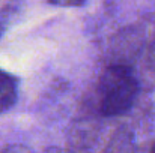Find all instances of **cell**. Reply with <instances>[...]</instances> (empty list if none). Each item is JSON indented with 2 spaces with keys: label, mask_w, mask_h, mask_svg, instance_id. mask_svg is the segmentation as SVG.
Returning <instances> with one entry per match:
<instances>
[{
  "label": "cell",
  "mask_w": 155,
  "mask_h": 153,
  "mask_svg": "<svg viewBox=\"0 0 155 153\" xmlns=\"http://www.w3.org/2000/svg\"><path fill=\"white\" fill-rule=\"evenodd\" d=\"M145 62H146V66L151 71L155 72V39L151 42V45L146 50V59H145Z\"/></svg>",
  "instance_id": "cell-4"
},
{
  "label": "cell",
  "mask_w": 155,
  "mask_h": 153,
  "mask_svg": "<svg viewBox=\"0 0 155 153\" xmlns=\"http://www.w3.org/2000/svg\"><path fill=\"white\" fill-rule=\"evenodd\" d=\"M139 80L128 65H110L98 81V111L104 117L125 114L139 95Z\"/></svg>",
  "instance_id": "cell-1"
},
{
  "label": "cell",
  "mask_w": 155,
  "mask_h": 153,
  "mask_svg": "<svg viewBox=\"0 0 155 153\" xmlns=\"http://www.w3.org/2000/svg\"><path fill=\"white\" fill-rule=\"evenodd\" d=\"M3 153H33V152H32L30 149H27L26 146H21V144H12V146H8Z\"/></svg>",
  "instance_id": "cell-6"
},
{
  "label": "cell",
  "mask_w": 155,
  "mask_h": 153,
  "mask_svg": "<svg viewBox=\"0 0 155 153\" xmlns=\"http://www.w3.org/2000/svg\"><path fill=\"white\" fill-rule=\"evenodd\" d=\"M151 153H155V141H154V144L151 146Z\"/></svg>",
  "instance_id": "cell-7"
},
{
  "label": "cell",
  "mask_w": 155,
  "mask_h": 153,
  "mask_svg": "<svg viewBox=\"0 0 155 153\" xmlns=\"http://www.w3.org/2000/svg\"><path fill=\"white\" fill-rule=\"evenodd\" d=\"M18 98L17 80L8 74L6 71L0 69V114L9 111Z\"/></svg>",
  "instance_id": "cell-3"
},
{
  "label": "cell",
  "mask_w": 155,
  "mask_h": 153,
  "mask_svg": "<svg viewBox=\"0 0 155 153\" xmlns=\"http://www.w3.org/2000/svg\"><path fill=\"white\" fill-rule=\"evenodd\" d=\"M54 6H63V8H77L83 6L86 0H48Z\"/></svg>",
  "instance_id": "cell-5"
},
{
  "label": "cell",
  "mask_w": 155,
  "mask_h": 153,
  "mask_svg": "<svg viewBox=\"0 0 155 153\" xmlns=\"http://www.w3.org/2000/svg\"><path fill=\"white\" fill-rule=\"evenodd\" d=\"M103 153H136L134 134L125 126H120L114 131L108 140Z\"/></svg>",
  "instance_id": "cell-2"
}]
</instances>
